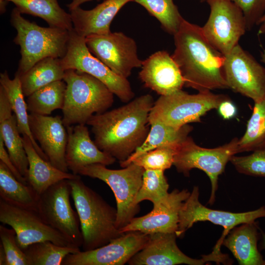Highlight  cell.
<instances>
[{
	"label": "cell",
	"mask_w": 265,
	"mask_h": 265,
	"mask_svg": "<svg viewBox=\"0 0 265 265\" xmlns=\"http://www.w3.org/2000/svg\"><path fill=\"white\" fill-rule=\"evenodd\" d=\"M154 102L147 94L119 107L93 115L86 124L91 127L98 147L119 162L126 160L149 133V115Z\"/></svg>",
	"instance_id": "6da1fadb"
},
{
	"label": "cell",
	"mask_w": 265,
	"mask_h": 265,
	"mask_svg": "<svg viewBox=\"0 0 265 265\" xmlns=\"http://www.w3.org/2000/svg\"><path fill=\"white\" fill-rule=\"evenodd\" d=\"M174 39L172 57L186 87L198 92L229 88L223 70L225 56L207 40L202 27L184 18Z\"/></svg>",
	"instance_id": "7a4b0ae2"
},
{
	"label": "cell",
	"mask_w": 265,
	"mask_h": 265,
	"mask_svg": "<svg viewBox=\"0 0 265 265\" xmlns=\"http://www.w3.org/2000/svg\"><path fill=\"white\" fill-rule=\"evenodd\" d=\"M69 182L80 219L83 251L101 247L124 234L116 227V209L87 186L80 175Z\"/></svg>",
	"instance_id": "3957f363"
},
{
	"label": "cell",
	"mask_w": 265,
	"mask_h": 265,
	"mask_svg": "<svg viewBox=\"0 0 265 265\" xmlns=\"http://www.w3.org/2000/svg\"><path fill=\"white\" fill-rule=\"evenodd\" d=\"M66 84L62 120L66 127L86 124L94 113H103L114 102L113 93L101 81L74 69L65 71Z\"/></svg>",
	"instance_id": "277c9868"
},
{
	"label": "cell",
	"mask_w": 265,
	"mask_h": 265,
	"mask_svg": "<svg viewBox=\"0 0 265 265\" xmlns=\"http://www.w3.org/2000/svg\"><path fill=\"white\" fill-rule=\"evenodd\" d=\"M15 7L10 22L17 31L14 43L20 46L21 59L16 74L21 75L47 57L62 58L66 54L70 31L59 27H42L25 19Z\"/></svg>",
	"instance_id": "5b68a950"
},
{
	"label": "cell",
	"mask_w": 265,
	"mask_h": 265,
	"mask_svg": "<svg viewBox=\"0 0 265 265\" xmlns=\"http://www.w3.org/2000/svg\"><path fill=\"white\" fill-rule=\"evenodd\" d=\"M144 170L133 163L117 170L108 169L105 165L96 163L83 167L78 174L98 179L110 187L116 199V225L120 231L140 211L136 198L142 185Z\"/></svg>",
	"instance_id": "8992f818"
},
{
	"label": "cell",
	"mask_w": 265,
	"mask_h": 265,
	"mask_svg": "<svg viewBox=\"0 0 265 265\" xmlns=\"http://www.w3.org/2000/svg\"><path fill=\"white\" fill-rule=\"evenodd\" d=\"M229 98L207 91L189 94L179 90L170 95L160 96L151 109L150 125L161 123L176 129L190 123L199 122L208 111L217 109L223 101Z\"/></svg>",
	"instance_id": "52a82bcc"
},
{
	"label": "cell",
	"mask_w": 265,
	"mask_h": 265,
	"mask_svg": "<svg viewBox=\"0 0 265 265\" xmlns=\"http://www.w3.org/2000/svg\"><path fill=\"white\" fill-rule=\"evenodd\" d=\"M238 139L234 138L229 143L214 148H205L197 145L188 136L177 148L173 165L179 173L189 176L194 168L205 172L211 184V193L208 204L212 205L215 200L218 177L224 171L232 157L238 152Z\"/></svg>",
	"instance_id": "ba28073f"
},
{
	"label": "cell",
	"mask_w": 265,
	"mask_h": 265,
	"mask_svg": "<svg viewBox=\"0 0 265 265\" xmlns=\"http://www.w3.org/2000/svg\"><path fill=\"white\" fill-rule=\"evenodd\" d=\"M65 70L74 69L88 74L103 82L122 102L128 103L134 96L127 79L115 74L89 51L85 37L70 31L67 52L60 59Z\"/></svg>",
	"instance_id": "9c48e42d"
},
{
	"label": "cell",
	"mask_w": 265,
	"mask_h": 265,
	"mask_svg": "<svg viewBox=\"0 0 265 265\" xmlns=\"http://www.w3.org/2000/svg\"><path fill=\"white\" fill-rule=\"evenodd\" d=\"M70 195L69 180H61L39 195L37 209L50 226L80 248L83 244L82 235L78 212L71 205Z\"/></svg>",
	"instance_id": "30bf717a"
},
{
	"label": "cell",
	"mask_w": 265,
	"mask_h": 265,
	"mask_svg": "<svg viewBox=\"0 0 265 265\" xmlns=\"http://www.w3.org/2000/svg\"><path fill=\"white\" fill-rule=\"evenodd\" d=\"M210 7L209 19L202 27L209 42L224 55L238 44L247 30L243 13L231 0H201Z\"/></svg>",
	"instance_id": "8fae6325"
},
{
	"label": "cell",
	"mask_w": 265,
	"mask_h": 265,
	"mask_svg": "<svg viewBox=\"0 0 265 265\" xmlns=\"http://www.w3.org/2000/svg\"><path fill=\"white\" fill-rule=\"evenodd\" d=\"M199 188L194 186L190 194L183 203L179 214L178 228L176 232L177 237L184 235L185 232L198 221H210L222 226L223 234L213 250L220 251V246L229 232L237 226L245 223L255 222V220L265 217V207L247 212H232L215 210L203 205L199 200Z\"/></svg>",
	"instance_id": "7c38bea8"
},
{
	"label": "cell",
	"mask_w": 265,
	"mask_h": 265,
	"mask_svg": "<svg viewBox=\"0 0 265 265\" xmlns=\"http://www.w3.org/2000/svg\"><path fill=\"white\" fill-rule=\"evenodd\" d=\"M0 221L14 230L23 250L32 244L44 241L62 246L76 247L50 226L37 210L17 206L0 198Z\"/></svg>",
	"instance_id": "4fadbf2b"
},
{
	"label": "cell",
	"mask_w": 265,
	"mask_h": 265,
	"mask_svg": "<svg viewBox=\"0 0 265 265\" xmlns=\"http://www.w3.org/2000/svg\"><path fill=\"white\" fill-rule=\"evenodd\" d=\"M90 53L115 74L128 79L133 69L141 67L135 41L121 32L85 37Z\"/></svg>",
	"instance_id": "5bb4252c"
},
{
	"label": "cell",
	"mask_w": 265,
	"mask_h": 265,
	"mask_svg": "<svg viewBox=\"0 0 265 265\" xmlns=\"http://www.w3.org/2000/svg\"><path fill=\"white\" fill-rule=\"evenodd\" d=\"M223 70L229 88L258 102L265 97V67L237 45L225 55Z\"/></svg>",
	"instance_id": "9a60e30c"
},
{
	"label": "cell",
	"mask_w": 265,
	"mask_h": 265,
	"mask_svg": "<svg viewBox=\"0 0 265 265\" xmlns=\"http://www.w3.org/2000/svg\"><path fill=\"white\" fill-rule=\"evenodd\" d=\"M175 233H157L149 235L146 245L128 263L131 265H202L208 262L229 264L228 256L213 251L202 256L200 259L191 258L185 254L176 243Z\"/></svg>",
	"instance_id": "2e32d148"
},
{
	"label": "cell",
	"mask_w": 265,
	"mask_h": 265,
	"mask_svg": "<svg viewBox=\"0 0 265 265\" xmlns=\"http://www.w3.org/2000/svg\"><path fill=\"white\" fill-rule=\"evenodd\" d=\"M149 239V235L139 231L126 232L99 248L69 254L62 265H123L146 245Z\"/></svg>",
	"instance_id": "e0dca14e"
},
{
	"label": "cell",
	"mask_w": 265,
	"mask_h": 265,
	"mask_svg": "<svg viewBox=\"0 0 265 265\" xmlns=\"http://www.w3.org/2000/svg\"><path fill=\"white\" fill-rule=\"evenodd\" d=\"M190 192L187 189H174L153 210L142 216L134 217L124 227L121 233L139 231L151 235L157 233H175L178 228L179 214L183 203Z\"/></svg>",
	"instance_id": "ac0fdd59"
},
{
	"label": "cell",
	"mask_w": 265,
	"mask_h": 265,
	"mask_svg": "<svg viewBox=\"0 0 265 265\" xmlns=\"http://www.w3.org/2000/svg\"><path fill=\"white\" fill-rule=\"evenodd\" d=\"M28 117L32 134L49 161L57 169L68 172L65 159L68 133L62 117L34 113Z\"/></svg>",
	"instance_id": "d6986e66"
},
{
	"label": "cell",
	"mask_w": 265,
	"mask_h": 265,
	"mask_svg": "<svg viewBox=\"0 0 265 265\" xmlns=\"http://www.w3.org/2000/svg\"><path fill=\"white\" fill-rule=\"evenodd\" d=\"M139 77L145 87L160 96L170 95L185 85L179 67L165 51L157 52L142 61Z\"/></svg>",
	"instance_id": "ffe728a7"
},
{
	"label": "cell",
	"mask_w": 265,
	"mask_h": 265,
	"mask_svg": "<svg viewBox=\"0 0 265 265\" xmlns=\"http://www.w3.org/2000/svg\"><path fill=\"white\" fill-rule=\"evenodd\" d=\"M68 140L65 159L67 167L72 173L78 175L83 167L99 163L106 166L113 164L116 159L101 150L90 138L87 127L77 124L66 127Z\"/></svg>",
	"instance_id": "44dd1931"
},
{
	"label": "cell",
	"mask_w": 265,
	"mask_h": 265,
	"mask_svg": "<svg viewBox=\"0 0 265 265\" xmlns=\"http://www.w3.org/2000/svg\"><path fill=\"white\" fill-rule=\"evenodd\" d=\"M133 0H104L90 10L78 7L70 11L75 31L85 37L92 34H105L110 32V26L120 9Z\"/></svg>",
	"instance_id": "7402d4cb"
},
{
	"label": "cell",
	"mask_w": 265,
	"mask_h": 265,
	"mask_svg": "<svg viewBox=\"0 0 265 265\" xmlns=\"http://www.w3.org/2000/svg\"><path fill=\"white\" fill-rule=\"evenodd\" d=\"M12 112L6 92L0 85V136L14 164L27 180V157L18 130L16 117Z\"/></svg>",
	"instance_id": "603a6c76"
},
{
	"label": "cell",
	"mask_w": 265,
	"mask_h": 265,
	"mask_svg": "<svg viewBox=\"0 0 265 265\" xmlns=\"http://www.w3.org/2000/svg\"><path fill=\"white\" fill-rule=\"evenodd\" d=\"M22 138L28 161V184L38 196L54 184L79 175L57 169L38 154L28 136L23 135Z\"/></svg>",
	"instance_id": "cb8c5ba5"
},
{
	"label": "cell",
	"mask_w": 265,
	"mask_h": 265,
	"mask_svg": "<svg viewBox=\"0 0 265 265\" xmlns=\"http://www.w3.org/2000/svg\"><path fill=\"white\" fill-rule=\"evenodd\" d=\"M258 227L255 222L241 224L232 229L222 245L233 254L240 265H265L258 249Z\"/></svg>",
	"instance_id": "d4e9b609"
},
{
	"label": "cell",
	"mask_w": 265,
	"mask_h": 265,
	"mask_svg": "<svg viewBox=\"0 0 265 265\" xmlns=\"http://www.w3.org/2000/svg\"><path fill=\"white\" fill-rule=\"evenodd\" d=\"M0 85L4 89L12 109L15 115L20 133L22 135L28 136L38 154L44 159L49 161L37 141L34 138L29 125V114H27L26 102L25 100L20 76L15 74L13 79H11L7 71L5 70L0 74Z\"/></svg>",
	"instance_id": "484cf974"
},
{
	"label": "cell",
	"mask_w": 265,
	"mask_h": 265,
	"mask_svg": "<svg viewBox=\"0 0 265 265\" xmlns=\"http://www.w3.org/2000/svg\"><path fill=\"white\" fill-rule=\"evenodd\" d=\"M149 133L143 143L126 160L120 162L125 167L141 154L165 146H178L186 140L192 131V126L187 124L176 129L165 124L155 122L150 124Z\"/></svg>",
	"instance_id": "4316f807"
},
{
	"label": "cell",
	"mask_w": 265,
	"mask_h": 265,
	"mask_svg": "<svg viewBox=\"0 0 265 265\" xmlns=\"http://www.w3.org/2000/svg\"><path fill=\"white\" fill-rule=\"evenodd\" d=\"M12 2L21 14L38 17L49 26L71 31L73 26L70 13L61 7L57 0H6Z\"/></svg>",
	"instance_id": "83f0119b"
},
{
	"label": "cell",
	"mask_w": 265,
	"mask_h": 265,
	"mask_svg": "<svg viewBox=\"0 0 265 265\" xmlns=\"http://www.w3.org/2000/svg\"><path fill=\"white\" fill-rule=\"evenodd\" d=\"M60 59L51 57L44 58L26 73L19 75L25 97L47 84L63 80L65 70Z\"/></svg>",
	"instance_id": "f1b7e54d"
},
{
	"label": "cell",
	"mask_w": 265,
	"mask_h": 265,
	"mask_svg": "<svg viewBox=\"0 0 265 265\" xmlns=\"http://www.w3.org/2000/svg\"><path fill=\"white\" fill-rule=\"evenodd\" d=\"M38 195L31 186L19 181L0 161V198L10 204L37 209Z\"/></svg>",
	"instance_id": "f546056e"
},
{
	"label": "cell",
	"mask_w": 265,
	"mask_h": 265,
	"mask_svg": "<svg viewBox=\"0 0 265 265\" xmlns=\"http://www.w3.org/2000/svg\"><path fill=\"white\" fill-rule=\"evenodd\" d=\"M66 84L63 80L54 81L36 90L27 97L28 111L48 115L54 110L62 109Z\"/></svg>",
	"instance_id": "4dcf8cb0"
},
{
	"label": "cell",
	"mask_w": 265,
	"mask_h": 265,
	"mask_svg": "<svg viewBox=\"0 0 265 265\" xmlns=\"http://www.w3.org/2000/svg\"><path fill=\"white\" fill-rule=\"evenodd\" d=\"M265 147V97L254 102L244 135L238 140V152L254 151Z\"/></svg>",
	"instance_id": "1f68e13d"
},
{
	"label": "cell",
	"mask_w": 265,
	"mask_h": 265,
	"mask_svg": "<svg viewBox=\"0 0 265 265\" xmlns=\"http://www.w3.org/2000/svg\"><path fill=\"white\" fill-rule=\"evenodd\" d=\"M23 251L29 265H62L67 255L80 250L79 247L62 246L50 241H44L32 244Z\"/></svg>",
	"instance_id": "d6a6232c"
},
{
	"label": "cell",
	"mask_w": 265,
	"mask_h": 265,
	"mask_svg": "<svg viewBox=\"0 0 265 265\" xmlns=\"http://www.w3.org/2000/svg\"><path fill=\"white\" fill-rule=\"evenodd\" d=\"M143 6L160 23L162 29L174 35L184 18L173 0H133Z\"/></svg>",
	"instance_id": "836d02e7"
},
{
	"label": "cell",
	"mask_w": 265,
	"mask_h": 265,
	"mask_svg": "<svg viewBox=\"0 0 265 265\" xmlns=\"http://www.w3.org/2000/svg\"><path fill=\"white\" fill-rule=\"evenodd\" d=\"M164 171L160 170H144L142 185L136 198L137 204L144 200H149L155 206L167 196L169 184Z\"/></svg>",
	"instance_id": "e575fe53"
},
{
	"label": "cell",
	"mask_w": 265,
	"mask_h": 265,
	"mask_svg": "<svg viewBox=\"0 0 265 265\" xmlns=\"http://www.w3.org/2000/svg\"><path fill=\"white\" fill-rule=\"evenodd\" d=\"M179 145L162 146L147 151L135 158L132 163L145 170L164 171L173 165L174 156Z\"/></svg>",
	"instance_id": "d590c367"
},
{
	"label": "cell",
	"mask_w": 265,
	"mask_h": 265,
	"mask_svg": "<svg viewBox=\"0 0 265 265\" xmlns=\"http://www.w3.org/2000/svg\"><path fill=\"white\" fill-rule=\"evenodd\" d=\"M230 161L239 173L265 177V147L252 151L249 155L241 157L234 155Z\"/></svg>",
	"instance_id": "8d00e7d4"
},
{
	"label": "cell",
	"mask_w": 265,
	"mask_h": 265,
	"mask_svg": "<svg viewBox=\"0 0 265 265\" xmlns=\"http://www.w3.org/2000/svg\"><path fill=\"white\" fill-rule=\"evenodd\" d=\"M0 238L6 254L7 265H29L25 253L17 242L16 234L13 229L0 225Z\"/></svg>",
	"instance_id": "74e56055"
},
{
	"label": "cell",
	"mask_w": 265,
	"mask_h": 265,
	"mask_svg": "<svg viewBox=\"0 0 265 265\" xmlns=\"http://www.w3.org/2000/svg\"><path fill=\"white\" fill-rule=\"evenodd\" d=\"M242 11L247 29H251L259 22L265 13V0H231Z\"/></svg>",
	"instance_id": "f35d334b"
},
{
	"label": "cell",
	"mask_w": 265,
	"mask_h": 265,
	"mask_svg": "<svg viewBox=\"0 0 265 265\" xmlns=\"http://www.w3.org/2000/svg\"><path fill=\"white\" fill-rule=\"evenodd\" d=\"M5 148L2 138L0 136V161H2L6 166L19 181L24 184L27 185L28 182L26 179L22 175L14 164Z\"/></svg>",
	"instance_id": "ab89813d"
},
{
	"label": "cell",
	"mask_w": 265,
	"mask_h": 265,
	"mask_svg": "<svg viewBox=\"0 0 265 265\" xmlns=\"http://www.w3.org/2000/svg\"><path fill=\"white\" fill-rule=\"evenodd\" d=\"M217 109L220 116L224 120L234 118L238 113L236 105L229 98L221 102Z\"/></svg>",
	"instance_id": "60d3db41"
},
{
	"label": "cell",
	"mask_w": 265,
	"mask_h": 265,
	"mask_svg": "<svg viewBox=\"0 0 265 265\" xmlns=\"http://www.w3.org/2000/svg\"><path fill=\"white\" fill-rule=\"evenodd\" d=\"M91 0H72L71 2L67 5V6L70 11L73 9L80 6L81 4Z\"/></svg>",
	"instance_id": "b9f144b4"
},
{
	"label": "cell",
	"mask_w": 265,
	"mask_h": 265,
	"mask_svg": "<svg viewBox=\"0 0 265 265\" xmlns=\"http://www.w3.org/2000/svg\"><path fill=\"white\" fill-rule=\"evenodd\" d=\"M258 25L260 26V27L258 31V35H265V13L259 22Z\"/></svg>",
	"instance_id": "7bdbcfd3"
},
{
	"label": "cell",
	"mask_w": 265,
	"mask_h": 265,
	"mask_svg": "<svg viewBox=\"0 0 265 265\" xmlns=\"http://www.w3.org/2000/svg\"><path fill=\"white\" fill-rule=\"evenodd\" d=\"M0 265H7V259L2 244H0Z\"/></svg>",
	"instance_id": "ee69618b"
},
{
	"label": "cell",
	"mask_w": 265,
	"mask_h": 265,
	"mask_svg": "<svg viewBox=\"0 0 265 265\" xmlns=\"http://www.w3.org/2000/svg\"><path fill=\"white\" fill-rule=\"evenodd\" d=\"M261 235L262 239L260 242V249L265 250V234L263 231H261Z\"/></svg>",
	"instance_id": "f6af8a7d"
},
{
	"label": "cell",
	"mask_w": 265,
	"mask_h": 265,
	"mask_svg": "<svg viewBox=\"0 0 265 265\" xmlns=\"http://www.w3.org/2000/svg\"><path fill=\"white\" fill-rule=\"evenodd\" d=\"M261 60L265 64V50H263L261 52Z\"/></svg>",
	"instance_id": "bcb514c9"
}]
</instances>
